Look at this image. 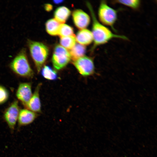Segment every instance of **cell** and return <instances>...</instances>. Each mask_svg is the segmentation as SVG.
Wrapping results in <instances>:
<instances>
[{
    "instance_id": "1",
    "label": "cell",
    "mask_w": 157,
    "mask_h": 157,
    "mask_svg": "<svg viewBox=\"0 0 157 157\" xmlns=\"http://www.w3.org/2000/svg\"><path fill=\"white\" fill-rule=\"evenodd\" d=\"M87 5L90 11L92 20L91 32L94 42L93 49L97 46L105 44L114 38L128 40L127 38L125 36L113 33L106 26L99 22L96 18L91 4L88 2Z\"/></svg>"
},
{
    "instance_id": "2",
    "label": "cell",
    "mask_w": 157,
    "mask_h": 157,
    "mask_svg": "<svg viewBox=\"0 0 157 157\" xmlns=\"http://www.w3.org/2000/svg\"><path fill=\"white\" fill-rule=\"evenodd\" d=\"M12 71L17 75L27 78H31L34 72L28 61L26 50L22 49L14 58L10 64Z\"/></svg>"
},
{
    "instance_id": "3",
    "label": "cell",
    "mask_w": 157,
    "mask_h": 157,
    "mask_svg": "<svg viewBox=\"0 0 157 157\" xmlns=\"http://www.w3.org/2000/svg\"><path fill=\"white\" fill-rule=\"evenodd\" d=\"M27 44L31 56L39 73L48 57L49 49L45 45L40 42L28 40Z\"/></svg>"
},
{
    "instance_id": "4",
    "label": "cell",
    "mask_w": 157,
    "mask_h": 157,
    "mask_svg": "<svg viewBox=\"0 0 157 157\" xmlns=\"http://www.w3.org/2000/svg\"><path fill=\"white\" fill-rule=\"evenodd\" d=\"M98 16L101 24L115 30L114 26L117 19V11L108 6L105 1H101L100 4Z\"/></svg>"
},
{
    "instance_id": "5",
    "label": "cell",
    "mask_w": 157,
    "mask_h": 157,
    "mask_svg": "<svg viewBox=\"0 0 157 157\" xmlns=\"http://www.w3.org/2000/svg\"><path fill=\"white\" fill-rule=\"evenodd\" d=\"M71 59L69 53L66 49L59 44L55 47L52 61L55 69L60 70L63 68L68 64Z\"/></svg>"
},
{
    "instance_id": "6",
    "label": "cell",
    "mask_w": 157,
    "mask_h": 157,
    "mask_svg": "<svg viewBox=\"0 0 157 157\" xmlns=\"http://www.w3.org/2000/svg\"><path fill=\"white\" fill-rule=\"evenodd\" d=\"M20 110L18 101L15 100L3 113V119L11 133H13L15 129Z\"/></svg>"
},
{
    "instance_id": "7",
    "label": "cell",
    "mask_w": 157,
    "mask_h": 157,
    "mask_svg": "<svg viewBox=\"0 0 157 157\" xmlns=\"http://www.w3.org/2000/svg\"><path fill=\"white\" fill-rule=\"evenodd\" d=\"M73 63L78 72L83 76H90L95 72L94 61L91 58L83 56L74 61Z\"/></svg>"
},
{
    "instance_id": "8",
    "label": "cell",
    "mask_w": 157,
    "mask_h": 157,
    "mask_svg": "<svg viewBox=\"0 0 157 157\" xmlns=\"http://www.w3.org/2000/svg\"><path fill=\"white\" fill-rule=\"evenodd\" d=\"M32 94L31 84L30 82L20 83L16 93L17 99L25 108Z\"/></svg>"
},
{
    "instance_id": "9",
    "label": "cell",
    "mask_w": 157,
    "mask_h": 157,
    "mask_svg": "<svg viewBox=\"0 0 157 157\" xmlns=\"http://www.w3.org/2000/svg\"><path fill=\"white\" fill-rule=\"evenodd\" d=\"M38 113L27 109L19 110L17 119L18 128L28 126L32 123L38 116Z\"/></svg>"
},
{
    "instance_id": "10",
    "label": "cell",
    "mask_w": 157,
    "mask_h": 157,
    "mask_svg": "<svg viewBox=\"0 0 157 157\" xmlns=\"http://www.w3.org/2000/svg\"><path fill=\"white\" fill-rule=\"evenodd\" d=\"M72 16L75 25L79 29L85 28L89 24L90 17L87 13L81 9L74 10L72 13Z\"/></svg>"
},
{
    "instance_id": "11",
    "label": "cell",
    "mask_w": 157,
    "mask_h": 157,
    "mask_svg": "<svg viewBox=\"0 0 157 157\" xmlns=\"http://www.w3.org/2000/svg\"><path fill=\"white\" fill-rule=\"evenodd\" d=\"M41 85V83H40L37 86L26 107V109L37 113H40L41 112V103L39 94Z\"/></svg>"
},
{
    "instance_id": "12",
    "label": "cell",
    "mask_w": 157,
    "mask_h": 157,
    "mask_svg": "<svg viewBox=\"0 0 157 157\" xmlns=\"http://www.w3.org/2000/svg\"><path fill=\"white\" fill-rule=\"evenodd\" d=\"M75 39L80 44L83 45L89 44L93 41L91 31L85 28L81 29L78 32Z\"/></svg>"
},
{
    "instance_id": "13",
    "label": "cell",
    "mask_w": 157,
    "mask_h": 157,
    "mask_svg": "<svg viewBox=\"0 0 157 157\" xmlns=\"http://www.w3.org/2000/svg\"><path fill=\"white\" fill-rule=\"evenodd\" d=\"M71 14L70 10L66 7L61 6L57 8L54 11V15L57 21L64 24L69 16Z\"/></svg>"
},
{
    "instance_id": "14",
    "label": "cell",
    "mask_w": 157,
    "mask_h": 157,
    "mask_svg": "<svg viewBox=\"0 0 157 157\" xmlns=\"http://www.w3.org/2000/svg\"><path fill=\"white\" fill-rule=\"evenodd\" d=\"M86 51L85 47L79 43H76L69 52L71 59L74 61L84 56Z\"/></svg>"
},
{
    "instance_id": "15",
    "label": "cell",
    "mask_w": 157,
    "mask_h": 157,
    "mask_svg": "<svg viewBox=\"0 0 157 157\" xmlns=\"http://www.w3.org/2000/svg\"><path fill=\"white\" fill-rule=\"evenodd\" d=\"M60 24L55 19L48 20L45 23L46 29L47 32L52 35H58Z\"/></svg>"
},
{
    "instance_id": "16",
    "label": "cell",
    "mask_w": 157,
    "mask_h": 157,
    "mask_svg": "<svg viewBox=\"0 0 157 157\" xmlns=\"http://www.w3.org/2000/svg\"><path fill=\"white\" fill-rule=\"evenodd\" d=\"M41 74L46 79L53 80L57 79L58 75L56 71L48 65H45L41 69Z\"/></svg>"
},
{
    "instance_id": "17",
    "label": "cell",
    "mask_w": 157,
    "mask_h": 157,
    "mask_svg": "<svg viewBox=\"0 0 157 157\" xmlns=\"http://www.w3.org/2000/svg\"><path fill=\"white\" fill-rule=\"evenodd\" d=\"M60 43L63 47L67 49L72 48L76 44L75 36L60 37Z\"/></svg>"
},
{
    "instance_id": "18",
    "label": "cell",
    "mask_w": 157,
    "mask_h": 157,
    "mask_svg": "<svg viewBox=\"0 0 157 157\" xmlns=\"http://www.w3.org/2000/svg\"><path fill=\"white\" fill-rule=\"evenodd\" d=\"M58 35L60 37L75 36L73 28L65 24H60Z\"/></svg>"
},
{
    "instance_id": "19",
    "label": "cell",
    "mask_w": 157,
    "mask_h": 157,
    "mask_svg": "<svg viewBox=\"0 0 157 157\" xmlns=\"http://www.w3.org/2000/svg\"><path fill=\"white\" fill-rule=\"evenodd\" d=\"M115 2L135 10L138 9L140 5V1L139 0H119Z\"/></svg>"
},
{
    "instance_id": "20",
    "label": "cell",
    "mask_w": 157,
    "mask_h": 157,
    "mask_svg": "<svg viewBox=\"0 0 157 157\" xmlns=\"http://www.w3.org/2000/svg\"><path fill=\"white\" fill-rule=\"evenodd\" d=\"M9 96L8 92L4 86L0 85V105L6 102Z\"/></svg>"
},
{
    "instance_id": "21",
    "label": "cell",
    "mask_w": 157,
    "mask_h": 157,
    "mask_svg": "<svg viewBox=\"0 0 157 157\" xmlns=\"http://www.w3.org/2000/svg\"><path fill=\"white\" fill-rule=\"evenodd\" d=\"M44 8L46 11H49L52 9L53 6L50 4L47 3L44 5Z\"/></svg>"
},
{
    "instance_id": "22",
    "label": "cell",
    "mask_w": 157,
    "mask_h": 157,
    "mask_svg": "<svg viewBox=\"0 0 157 157\" xmlns=\"http://www.w3.org/2000/svg\"><path fill=\"white\" fill-rule=\"evenodd\" d=\"M53 2L54 3L56 4H59L60 3H62L63 1V0H54Z\"/></svg>"
}]
</instances>
